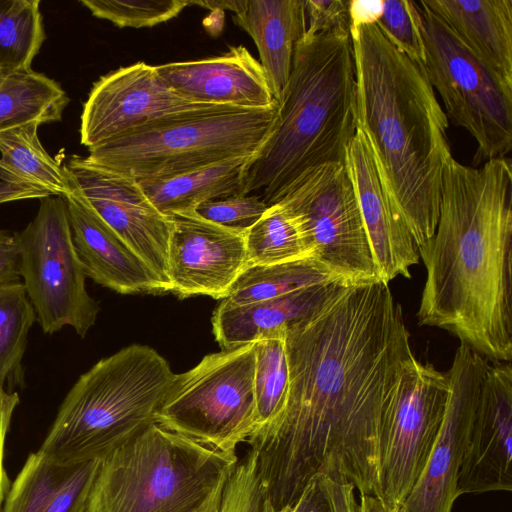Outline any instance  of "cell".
Here are the masks:
<instances>
[{"mask_svg":"<svg viewBox=\"0 0 512 512\" xmlns=\"http://www.w3.org/2000/svg\"><path fill=\"white\" fill-rule=\"evenodd\" d=\"M289 393L267 429L250 436L275 511L317 475L380 498L378 439L386 404L415 356L388 283L340 285L285 335Z\"/></svg>","mask_w":512,"mask_h":512,"instance_id":"cell-1","label":"cell"},{"mask_svg":"<svg viewBox=\"0 0 512 512\" xmlns=\"http://www.w3.org/2000/svg\"><path fill=\"white\" fill-rule=\"evenodd\" d=\"M426 267L417 318L493 362L512 359V169L445 167L438 224L418 247Z\"/></svg>","mask_w":512,"mask_h":512,"instance_id":"cell-2","label":"cell"},{"mask_svg":"<svg viewBox=\"0 0 512 512\" xmlns=\"http://www.w3.org/2000/svg\"><path fill=\"white\" fill-rule=\"evenodd\" d=\"M349 31L357 128L419 247L438 224L443 173L453 158L449 121L422 63L400 52L375 23L351 25Z\"/></svg>","mask_w":512,"mask_h":512,"instance_id":"cell-3","label":"cell"},{"mask_svg":"<svg viewBox=\"0 0 512 512\" xmlns=\"http://www.w3.org/2000/svg\"><path fill=\"white\" fill-rule=\"evenodd\" d=\"M272 129L244 168L239 195L268 206L305 172L345 163L357 131L356 78L349 30L306 36L296 45Z\"/></svg>","mask_w":512,"mask_h":512,"instance_id":"cell-4","label":"cell"},{"mask_svg":"<svg viewBox=\"0 0 512 512\" xmlns=\"http://www.w3.org/2000/svg\"><path fill=\"white\" fill-rule=\"evenodd\" d=\"M175 375L145 345L101 359L71 387L38 450L60 463L102 459L156 423Z\"/></svg>","mask_w":512,"mask_h":512,"instance_id":"cell-5","label":"cell"},{"mask_svg":"<svg viewBox=\"0 0 512 512\" xmlns=\"http://www.w3.org/2000/svg\"><path fill=\"white\" fill-rule=\"evenodd\" d=\"M238 461L154 423L101 459L85 512H216Z\"/></svg>","mask_w":512,"mask_h":512,"instance_id":"cell-6","label":"cell"},{"mask_svg":"<svg viewBox=\"0 0 512 512\" xmlns=\"http://www.w3.org/2000/svg\"><path fill=\"white\" fill-rule=\"evenodd\" d=\"M277 102L266 108L219 105L159 119L89 148L88 164L136 180L170 177L254 156L269 135Z\"/></svg>","mask_w":512,"mask_h":512,"instance_id":"cell-7","label":"cell"},{"mask_svg":"<svg viewBox=\"0 0 512 512\" xmlns=\"http://www.w3.org/2000/svg\"><path fill=\"white\" fill-rule=\"evenodd\" d=\"M254 343L206 355L176 374L156 423L216 450L236 454L255 430Z\"/></svg>","mask_w":512,"mask_h":512,"instance_id":"cell-8","label":"cell"},{"mask_svg":"<svg viewBox=\"0 0 512 512\" xmlns=\"http://www.w3.org/2000/svg\"><path fill=\"white\" fill-rule=\"evenodd\" d=\"M424 68L453 125L474 138V165L505 158L512 148V89L503 85L422 1L417 2Z\"/></svg>","mask_w":512,"mask_h":512,"instance_id":"cell-9","label":"cell"},{"mask_svg":"<svg viewBox=\"0 0 512 512\" xmlns=\"http://www.w3.org/2000/svg\"><path fill=\"white\" fill-rule=\"evenodd\" d=\"M276 203L297 217L313 260L338 283L381 280L345 163L324 164L305 172Z\"/></svg>","mask_w":512,"mask_h":512,"instance_id":"cell-10","label":"cell"},{"mask_svg":"<svg viewBox=\"0 0 512 512\" xmlns=\"http://www.w3.org/2000/svg\"><path fill=\"white\" fill-rule=\"evenodd\" d=\"M17 238L20 276L43 332L52 334L70 326L84 337L100 307L86 290L66 200L42 199L36 216Z\"/></svg>","mask_w":512,"mask_h":512,"instance_id":"cell-11","label":"cell"},{"mask_svg":"<svg viewBox=\"0 0 512 512\" xmlns=\"http://www.w3.org/2000/svg\"><path fill=\"white\" fill-rule=\"evenodd\" d=\"M449 381L432 364L413 358L403 369L382 414L378 439L380 499L404 504L441 428Z\"/></svg>","mask_w":512,"mask_h":512,"instance_id":"cell-12","label":"cell"},{"mask_svg":"<svg viewBox=\"0 0 512 512\" xmlns=\"http://www.w3.org/2000/svg\"><path fill=\"white\" fill-rule=\"evenodd\" d=\"M488 359L461 343L446 372L449 394L445 414L429 459L406 498V512H451L458 477L482 387Z\"/></svg>","mask_w":512,"mask_h":512,"instance_id":"cell-13","label":"cell"},{"mask_svg":"<svg viewBox=\"0 0 512 512\" xmlns=\"http://www.w3.org/2000/svg\"><path fill=\"white\" fill-rule=\"evenodd\" d=\"M216 106L180 94L155 66L136 62L93 84L83 104L80 142L89 149L159 119Z\"/></svg>","mask_w":512,"mask_h":512,"instance_id":"cell-14","label":"cell"},{"mask_svg":"<svg viewBox=\"0 0 512 512\" xmlns=\"http://www.w3.org/2000/svg\"><path fill=\"white\" fill-rule=\"evenodd\" d=\"M66 166L76 191L170 292V217L152 204L134 178L92 166L79 155L70 157Z\"/></svg>","mask_w":512,"mask_h":512,"instance_id":"cell-15","label":"cell"},{"mask_svg":"<svg viewBox=\"0 0 512 512\" xmlns=\"http://www.w3.org/2000/svg\"><path fill=\"white\" fill-rule=\"evenodd\" d=\"M169 217L170 292L180 298L206 295L225 299L247 266L246 232L222 227L195 211Z\"/></svg>","mask_w":512,"mask_h":512,"instance_id":"cell-16","label":"cell"},{"mask_svg":"<svg viewBox=\"0 0 512 512\" xmlns=\"http://www.w3.org/2000/svg\"><path fill=\"white\" fill-rule=\"evenodd\" d=\"M512 368L489 364L459 472L458 495L512 490Z\"/></svg>","mask_w":512,"mask_h":512,"instance_id":"cell-17","label":"cell"},{"mask_svg":"<svg viewBox=\"0 0 512 512\" xmlns=\"http://www.w3.org/2000/svg\"><path fill=\"white\" fill-rule=\"evenodd\" d=\"M345 164L353 183L380 279L409 278L419 261L418 247L382 181L366 135L357 128Z\"/></svg>","mask_w":512,"mask_h":512,"instance_id":"cell-18","label":"cell"},{"mask_svg":"<svg viewBox=\"0 0 512 512\" xmlns=\"http://www.w3.org/2000/svg\"><path fill=\"white\" fill-rule=\"evenodd\" d=\"M160 76L180 94L200 102L243 108L273 105L260 62L243 45L215 57L155 66Z\"/></svg>","mask_w":512,"mask_h":512,"instance_id":"cell-19","label":"cell"},{"mask_svg":"<svg viewBox=\"0 0 512 512\" xmlns=\"http://www.w3.org/2000/svg\"><path fill=\"white\" fill-rule=\"evenodd\" d=\"M65 200L74 246L86 277L120 294L167 292L156 274L75 188Z\"/></svg>","mask_w":512,"mask_h":512,"instance_id":"cell-20","label":"cell"},{"mask_svg":"<svg viewBox=\"0 0 512 512\" xmlns=\"http://www.w3.org/2000/svg\"><path fill=\"white\" fill-rule=\"evenodd\" d=\"M101 459L60 463L39 450L11 483L2 512H85Z\"/></svg>","mask_w":512,"mask_h":512,"instance_id":"cell-21","label":"cell"},{"mask_svg":"<svg viewBox=\"0 0 512 512\" xmlns=\"http://www.w3.org/2000/svg\"><path fill=\"white\" fill-rule=\"evenodd\" d=\"M468 50L512 89L511 0H422Z\"/></svg>","mask_w":512,"mask_h":512,"instance_id":"cell-22","label":"cell"},{"mask_svg":"<svg viewBox=\"0 0 512 512\" xmlns=\"http://www.w3.org/2000/svg\"><path fill=\"white\" fill-rule=\"evenodd\" d=\"M37 124L0 133V204L62 197L74 192L67 166L43 147Z\"/></svg>","mask_w":512,"mask_h":512,"instance_id":"cell-23","label":"cell"},{"mask_svg":"<svg viewBox=\"0 0 512 512\" xmlns=\"http://www.w3.org/2000/svg\"><path fill=\"white\" fill-rule=\"evenodd\" d=\"M342 284L305 288L252 304L233 306L223 300L212 317L214 336L223 350L280 336L313 314Z\"/></svg>","mask_w":512,"mask_h":512,"instance_id":"cell-24","label":"cell"},{"mask_svg":"<svg viewBox=\"0 0 512 512\" xmlns=\"http://www.w3.org/2000/svg\"><path fill=\"white\" fill-rule=\"evenodd\" d=\"M234 22L254 40L273 98L288 83L296 45L306 31L303 0H247Z\"/></svg>","mask_w":512,"mask_h":512,"instance_id":"cell-25","label":"cell"},{"mask_svg":"<svg viewBox=\"0 0 512 512\" xmlns=\"http://www.w3.org/2000/svg\"><path fill=\"white\" fill-rule=\"evenodd\" d=\"M252 156L221 161L170 177L137 180L165 216L194 211L200 204L240 194L244 168Z\"/></svg>","mask_w":512,"mask_h":512,"instance_id":"cell-26","label":"cell"},{"mask_svg":"<svg viewBox=\"0 0 512 512\" xmlns=\"http://www.w3.org/2000/svg\"><path fill=\"white\" fill-rule=\"evenodd\" d=\"M68 102L61 85L44 74L10 73L0 85V133L60 121Z\"/></svg>","mask_w":512,"mask_h":512,"instance_id":"cell-27","label":"cell"},{"mask_svg":"<svg viewBox=\"0 0 512 512\" xmlns=\"http://www.w3.org/2000/svg\"><path fill=\"white\" fill-rule=\"evenodd\" d=\"M330 283L338 282L313 259L249 265L237 277L223 301L242 306Z\"/></svg>","mask_w":512,"mask_h":512,"instance_id":"cell-28","label":"cell"},{"mask_svg":"<svg viewBox=\"0 0 512 512\" xmlns=\"http://www.w3.org/2000/svg\"><path fill=\"white\" fill-rule=\"evenodd\" d=\"M245 245L247 266L313 259L300 221L280 203L268 206L261 218L246 231Z\"/></svg>","mask_w":512,"mask_h":512,"instance_id":"cell-29","label":"cell"},{"mask_svg":"<svg viewBox=\"0 0 512 512\" xmlns=\"http://www.w3.org/2000/svg\"><path fill=\"white\" fill-rule=\"evenodd\" d=\"M45 38L39 0H0V69H32Z\"/></svg>","mask_w":512,"mask_h":512,"instance_id":"cell-30","label":"cell"},{"mask_svg":"<svg viewBox=\"0 0 512 512\" xmlns=\"http://www.w3.org/2000/svg\"><path fill=\"white\" fill-rule=\"evenodd\" d=\"M285 335L286 333L253 342L256 426L250 436L271 426L285 408L289 393Z\"/></svg>","mask_w":512,"mask_h":512,"instance_id":"cell-31","label":"cell"},{"mask_svg":"<svg viewBox=\"0 0 512 512\" xmlns=\"http://www.w3.org/2000/svg\"><path fill=\"white\" fill-rule=\"evenodd\" d=\"M36 321L23 283L0 285V385H23L22 358Z\"/></svg>","mask_w":512,"mask_h":512,"instance_id":"cell-32","label":"cell"},{"mask_svg":"<svg viewBox=\"0 0 512 512\" xmlns=\"http://www.w3.org/2000/svg\"><path fill=\"white\" fill-rule=\"evenodd\" d=\"M93 16L119 28L153 27L179 15L190 6L186 0H81Z\"/></svg>","mask_w":512,"mask_h":512,"instance_id":"cell-33","label":"cell"},{"mask_svg":"<svg viewBox=\"0 0 512 512\" xmlns=\"http://www.w3.org/2000/svg\"><path fill=\"white\" fill-rule=\"evenodd\" d=\"M375 24L400 52L410 59L424 64L425 46L417 2L411 0L382 1L381 13Z\"/></svg>","mask_w":512,"mask_h":512,"instance_id":"cell-34","label":"cell"},{"mask_svg":"<svg viewBox=\"0 0 512 512\" xmlns=\"http://www.w3.org/2000/svg\"><path fill=\"white\" fill-rule=\"evenodd\" d=\"M258 471L256 453L239 459L216 512H274Z\"/></svg>","mask_w":512,"mask_h":512,"instance_id":"cell-35","label":"cell"},{"mask_svg":"<svg viewBox=\"0 0 512 512\" xmlns=\"http://www.w3.org/2000/svg\"><path fill=\"white\" fill-rule=\"evenodd\" d=\"M267 208L268 205L257 195L237 194L204 202L194 211L200 217L222 227L246 232Z\"/></svg>","mask_w":512,"mask_h":512,"instance_id":"cell-36","label":"cell"},{"mask_svg":"<svg viewBox=\"0 0 512 512\" xmlns=\"http://www.w3.org/2000/svg\"><path fill=\"white\" fill-rule=\"evenodd\" d=\"M348 2L343 0H306V36L337 30H349Z\"/></svg>","mask_w":512,"mask_h":512,"instance_id":"cell-37","label":"cell"},{"mask_svg":"<svg viewBox=\"0 0 512 512\" xmlns=\"http://www.w3.org/2000/svg\"><path fill=\"white\" fill-rule=\"evenodd\" d=\"M274 512H334L326 476L312 478L296 500Z\"/></svg>","mask_w":512,"mask_h":512,"instance_id":"cell-38","label":"cell"},{"mask_svg":"<svg viewBox=\"0 0 512 512\" xmlns=\"http://www.w3.org/2000/svg\"><path fill=\"white\" fill-rule=\"evenodd\" d=\"M19 402L16 391H8L0 385V512L11 485L4 467L5 443L14 410Z\"/></svg>","mask_w":512,"mask_h":512,"instance_id":"cell-39","label":"cell"},{"mask_svg":"<svg viewBox=\"0 0 512 512\" xmlns=\"http://www.w3.org/2000/svg\"><path fill=\"white\" fill-rule=\"evenodd\" d=\"M20 277L17 233L0 229V285L20 282Z\"/></svg>","mask_w":512,"mask_h":512,"instance_id":"cell-40","label":"cell"},{"mask_svg":"<svg viewBox=\"0 0 512 512\" xmlns=\"http://www.w3.org/2000/svg\"><path fill=\"white\" fill-rule=\"evenodd\" d=\"M326 486L334 512H358L355 487L346 481H336L326 476Z\"/></svg>","mask_w":512,"mask_h":512,"instance_id":"cell-41","label":"cell"},{"mask_svg":"<svg viewBox=\"0 0 512 512\" xmlns=\"http://www.w3.org/2000/svg\"><path fill=\"white\" fill-rule=\"evenodd\" d=\"M382 0L348 2L350 26L363 23H376L381 13Z\"/></svg>","mask_w":512,"mask_h":512,"instance_id":"cell-42","label":"cell"},{"mask_svg":"<svg viewBox=\"0 0 512 512\" xmlns=\"http://www.w3.org/2000/svg\"><path fill=\"white\" fill-rule=\"evenodd\" d=\"M358 512H406V509L404 504L388 507L374 495L361 494Z\"/></svg>","mask_w":512,"mask_h":512,"instance_id":"cell-43","label":"cell"},{"mask_svg":"<svg viewBox=\"0 0 512 512\" xmlns=\"http://www.w3.org/2000/svg\"><path fill=\"white\" fill-rule=\"evenodd\" d=\"M247 4V0H203L190 1V6L197 5L206 9L230 10L235 15L241 13Z\"/></svg>","mask_w":512,"mask_h":512,"instance_id":"cell-44","label":"cell"},{"mask_svg":"<svg viewBox=\"0 0 512 512\" xmlns=\"http://www.w3.org/2000/svg\"><path fill=\"white\" fill-rule=\"evenodd\" d=\"M10 74L9 72L0 69V85L4 81V79L7 77V75Z\"/></svg>","mask_w":512,"mask_h":512,"instance_id":"cell-45","label":"cell"}]
</instances>
